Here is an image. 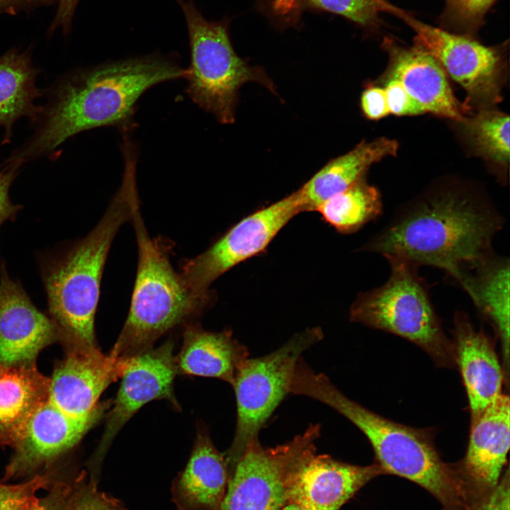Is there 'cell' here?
Segmentation results:
<instances>
[{
	"mask_svg": "<svg viewBox=\"0 0 510 510\" xmlns=\"http://www.w3.org/2000/svg\"><path fill=\"white\" fill-rule=\"evenodd\" d=\"M504 217L487 198L460 186L431 189L397 210L362 247L417 267L434 266L455 281L492 254Z\"/></svg>",
	"mask_w": 510,
	"mask_h": 510,
	"instance_id": "cell-1",
	"label": "cell"
},
{
	"mask_svg": "<svg viewBox=\"0 0 510 510\" xmlns=\"http://www.w3.org/2000/svg\"><path fill=\"white\" fill-rule=\"evenodd\" d=\"M188 72L169 57L152 54L65 75L50 90L35 120L33 134L4 164L20 167L50 154L67 139L89 129L129 130L136 103L146 91L164 81L186 79Z\"/></svg>",
	"mask_w": 510,
	"mask_h": 510,
	"instance_id": "cell-2",
	"label": "cell"
},
{
	"mask_svg": "<svg viewBox=\"0 0 510 510\" xmlns=\"http://www.w3.org/2000/svg\"><path fill=\"white\" fill-rule=\"evenodd\" d=\"M294 392L317 400L344 416L366 436L376 463L386 475L414 482L431 494L444 510H476L480 502L456 464L444 462L431 432L385 418L354 402L324 373L311 367L298 374Z\"/></svg>",
	"mask_w": 510,
	"mask_h": 510,
	"instance_id": "cell-3",
	"label": "cell"
},
{
	"mask_svg": "<svg viewBox=\"0 0 510 510\" xmlns=\"http://www.w3.org/2000/svg\"><path fill=\"white\" fill-rule=\"evenodd\" d=\"M138 195L136 177L123 174L120 188L105 214L84 238L42 265L48 310L63 346L98 347L94 319L103 271L120 227L130 220Z\"/></svg>",
	"mask_w": 510,
	"mask_h": 510,
	"instance_id": "cell-4",
	"label": "cell"
},
{
	"mask_svg": "<svg viewBox=\"0 0 510 510\" xmlns=\"http://www.w3.org/2000/svg\"><path fill=\"white\" fill-rule=\"evenodd\" d=\"M139 197L132 204L138 251L137 269L128 317L109 353L131 358L151 348L163 334L201 312L212 300L195 296L171 265L169 247L151 237L140 212Z\"/></svg>",
	"mask_w": 510,
	"mask_h": 510,
	"instance_id": "cell-5",
	"label": "cell"
},
{
	"mask_svg": "<svg viewBox=\"0 0 510 510\" xmlns=\"http://www.w3.org/2000/svg\"><path fill=\"white\" fill-rule=\"evenodd\" d=\"M390 273L378 288L358 294L350 319L400 336L426 351L441 367H456L453 341L445 334L419 267L388 259Z\"/></svg>",
	"mask_w": 510,
	"mask_h": 510,
	"instance_id": "cell-6",
	"label": "cell"
},
{
	"mask_svg": "<svg viewBox=\"0 0 510 510\" xmlns=\"http://www.w3.org/2000/svg\"><path fill=\"white\" fill-rule=\"evenodd\" d=\"M186 22L191 48L186 92L199 108L222 124L235 119L238 91L244 84L257 82L275 93L273 81L259 67L235 52L225 21H209L193 0H176Z\"/></svg>",
	"mask_w": 510,
	"mask_h": 510,
	"instance_id": "cell-7",
	"label": "cell"
},
{
	"mask_svg": "<svg viewBox=\"0 0 510 510\" xmlns=\"http://www.w3.org/2000/svg\"><path fill=\"white\" fill-rule=\"evenodd\" d=\"M319 328L296 334L283 345L265 356L243 363L232 385L236 398L237 423L230 447L224 453L234 465L247 444L259 431L285 396L296 366L305 351L321 341Z\"/></svg>",
	"mask_w": 510,
	"mask_h": 510,
	"instance_id": "cell-8",
	"label": "cell"
},
{
	"mask_svg": "<svg viewBox=\"0 0 510 510\" xmlns=\"http://www.w3.org/2000/svg\"><path fill=\"white\" fill-rule=\"evenodd\" d=\"M321 426L311 424L292 440L264 447L251 440L229 468L222 510H280L288 502L290 480L302 454L315 444Z\"/></svg>",
	"mask_w": 510,
	"mask_h": 510,
	"instance_id": "cell-9",
	"label": "cell"
},
{
	"mask_svg": "<svg viewBox=\"0 0 510 510\" xmlns=\"http://www.w3.org/2000/svg\"><path fill=\"white\" fill-rule=\"evenodd\" d=\"M297 191L239 221L200 254L183 262L179 272L196 297L212 300V283L240 263L261 254L278 233L302 212Z\"/></svg>",
	"mask_w": 510,
	"mask_h": 510,
	"instance_id": "cell-10",
	"label": "cell"
},
{
	"mask_svg": "<svg viewBox=\"0 0 510 510\" xmlns=\"http://www.w3.org/2000/svg\"><path fill=\"white\" fill-rule=\"evenodd\" d=\"M403 20L416 33L415 46L433 56L466 91L465 106L468 110L470 104L486 108L500 101L504 62L497 48L485 46L469 35L424 23L409 14Z\"/></svg>",
	"mask_w": 510,
	"mask_h": 510,
	"instance_id": "cell-11",
	"label": "cell"
},
{
	"mask_svg": "<svg viewBox=\"0 0 510 510\" xmlns=\"http://www.w3.org/2000/svg\"><path fill=\"white\" fill-rule=\"evenodd\" d=\"M173 348V342L168 340L156 348H151L130 358L91 460L93 477L97 478L104 456L115 436L141 407L160 399L167 400L176 408L179 407L173 390L177 374Z\"/></svg>",
	"mask_w": 510,
	"mask_h": 510,
	"instance_id": "cell-12",
	"label": "cell"
},
{
	"mask_svg": "<svg viewBox=\"0 0 510 510\" xmlns=\"http://www.w3.org/2000/svg\"><path fill=\"white\" fill-rule=\"evenodd\" d=\"M99 403L88 415L72 416L48 400L28 417L12 447L14 454L6 468L4 480L30 474L49 465L74 447L110 407Z\"/></svg>",
	"mask_w": 510,
	"mask_h": 510,
	"instance_id": "cell-13",
	"label": "cell"
},
{
	"mask_svg": "<svg viewBox=\"0 0 510 510\" xmlns=\"http://www.w3.org/2000/svg\"><path fill=\"white\" fill-rule=\"evenodd\" d=\"M50 379L47 400L67 414H89L103 391L121 378L130 358L103 353L98 347L64 346Z\"/></svg>",
	"mask_w": 510,
	"mask_h": 510,
	"instance_id": "cell-14",
	"label": "cell"
},
{
	"mask_svg": "<svg viewBox=\"0 0 510 510\" xmlns=\"http://www.w3.org/2000/svg\"><path fill=\"white\" fill-rule=\"evenodd\" d=\"M316 451L314 444L297 461L290 476L288 502L309 510H339L368 482L386 475L376 462L356 465Z\"/></svg>",
	"mask_w": 510,
	"mask_h": 510,
	"instance_id": "cell-15",
	"label": "cell"
},
{
	"mask_svg": "<svg viewBox=\"0 0 510 510\" xmlns=\"http://www.w3.org/2000/svg\"><path fill=\"white\" fill-rule=\"evenodd\" d=\"M0 266V366L34 363L41 350L60 341V331L11 279L4 264Z\"/></svg>",
	"mask_w": 510,
	"mask_h": 510,
	"instance_id": "cell-16",
	"label": "cell"
},
{
	"mask_svg": "<svg viewBox=\"0 0 510 510\" xmlns=\"http://www.w3.org/2000/svg\"><path fill=\"white\" fill-rule=\"evenodd\" d=\"M510 402L501 394L475 421L464 458L456 464L465 482L479 500L485 499L501 478L509 449Z\"/></svg>",
	"mask_w": 510,
	"mask_h": 510,
	"instance_id": "cell-17",
	"label": "cell"
},
{
	"mask_svg": "<svg viewBox=\"0 0 510 510\" xmlns=\"http://www.w3.org/2000/svg\"><path fill=\"white\" fill-rule=\"evenodd\" d=\"M383 45L389 54L387 79L400 81L426 113L464 122L468 108L455 97L446 73L429 53L405 47L390 39Z\"/></svg>",
	"mask_w": 510,
	"mask_h": 510,
	"instance_id": "cell-18",
	"label": "cell"
},
{
	"mask_svg": "<svg viewBox=\"0 0 510 510\" xmlns=\"http://www.w3.org/2000/svg\"><path fill=\"white\" fill-rule=\"evenodd\" d=\"M453 344L472 423L502 394L504 371L491 340L464 312L455 313Z\"/></svg>",
	"mask_w": 510,
	"mask_h": 510,
	"instance_id": "cell-19",
	"label": "cell"
},
{
	"mask_svg": "<svg viewBox=\"0 0 510 510\" xmlns=\"http://www.w3.org/2000/svg\"><path fill=\"white\" fill-rule=\"evenodd\" d=\"M229 467L209 434L199 431L189 460L171 486L177 510H222Z\"/></svg>",
	"mask_w": 510,
	"mask_h": 510,
	"instance_id": "cell-20",
	"label": "cell"
},
{
	"mask_svg": "<svg viewBox=\"0 0 510 510\" xmlns=\"http://www.w3.org/2000/svg\"><path fill=\"white\" fill-rule=\"evenodd\" d=\"M468 293L479 312L493 327L502 349L504 380L509 368V259L494 252L471 268L461 273L455 281Z\"/></svg>",
	"mask_w": 510,
	"mask_h": 510,
	"instance_id": "cell-21",
	"label": "cell"
},
{
	"mask_svg": "<svg viewBox=\"0 0 510 510\" xmlns=\"http://www.w3.org/2000/svg\"><path fill=\"white\" fill-rule=\"evenodd\" d=\"M183 344L175 356L177 373L216 378L231 385L243 363L249 357L246 346L231 331H206L186 324Z\"/></svg>",
	"mask_w": 510,
	"mask_h": 510,
	"instance_id": "cell-22",
	"label": "cell"
},
{
	"mask_svg": "<svg viewBox=\"0 0 510 510\" xmlns=\"http://www.w3.org/2000/svg\"><path fill=\"white\" fill-rule=\"evenodd\" d=\"M397 149L396 141L382 137L370 142H363L330 161L297 191L302 211H317L325 200L363 177L372 164L395 155Z\"/></svg>",
	"mask_w": 510,
	"mask_h": 510,
	"instance_id": "cell-23",
	"label": "cell"
},
{
	"mask_svg": "<svg viewBox=\"0 0 510 510\" xmlns=\"http://www.w3.org/2000/svg\"><path fill=\"white\" fill-rule=\"evenodd\" d=\"M50 382L35 363L0 366V444L12 446L30 414L47 400Z\"/></svg>",
	"mask_w": 510,
	"mask_h": 510,
	"instance_id": "cell-24",
	"label": "cell"
},
{
	"mask_svg": "<svg viewBox=\"0 0 510 510\" xmlns=\"http://www.w3.org/2000/svg\"><path fill=\"white\" fill-rule=\"evenodd\" d=\"M39 72L27 52L12 50L0 56V128L5 131L4 142L10 140L18 119L35 120L42 110L35 103L40 96L35 84Z\"/></svg>",
	"mask_w": 510,
	"mask_h": 510,
	"instance_id": "cell-25",
	"label": "cell"
},
{
	"mask_svg": "<svg viewBox=\"0 0 510 510\" xmlns=\"http://www.w3.org/2000/svg\"><path fill=\"white\" fill-rule=\"evenodd\" d=\"M317 211L339 233L351 234L377 219L382 212V203L379 191L362 177L325 200Z\"/></svg>",
	"mask_w": 510,
	"mask_h": 510,
	"instance_id": "cell-26",
	"label": "cell"
},
{
	"mask_svg": "<svg viewBox=\"0 0 510 510\" xmlns=\"http://www.w3.org/2000/svg\"><path fill=\"white\" fill-rule=\"evenodd\" d=\"M470 141L484 157L502 166L509 161V117L504 113L482 108L464 121Z\"/></svg>",
	"mask_w": 510,
	"mask_h": 510,
	"instance_id": "cell-27",
	"label": "cell"
},
{
	"mask_svg": "<svg viewBox=\"0 0 510 510\" xmlns=\"http://www.w3.org/2000/svg\"><path fill=\"white\" fill-rule=\"evenodd\" d=\"M305 5L343 16L364 27L376 25L382 13H390L402 19L407 14L387 0H298Z\"/></svg>",
	"mask_w": 510,
	"mask_h": 510,
	"instance_id": "cell-28",
	"label": "cell"
},
{
	"mask_svg": "<svg viewBox=\"0 0 510 510\" xmlns=\"http://www.w3.org/2000/svg\"><path fill=\"white\" fill-rule=\"evenodd\" d=\"M497 0H446L443 25L463 35L475 33Z\"/></svg>",
	"mask_w": 510,
	"mask_h": 510,
	"instance_id": "cell-29",
	"label": "cell"
},
{
	"mask_svg": "<svg viewBox=\"0 0 510 510\" xmlns=\"http://www.w3.org/2000/svg\"><path fill=\"white\" fill-rule=\"evenodd\" d=\"M62 510H128L121 502L97 488V480L81 475L69 485Z\"/></svg>",
	"mask_w": 510,
	"mask_h": 510,
	"instance_id": "cell-30",
	"label": "cell"
},
{
	"mask_svg": "<svg viewBox=\"0 0 510 510\" xmlns=\"http://www.w3.org/2000/svg\"><path fill=\"white\" fill-rule=\"evenodd\" d=\"M50 483L47 475H36L18 484L0 483V510H32L40 504L37 492Z\"/></svg>",
	"mask_w": 510,
	"mask_h": 510,
	"instance_id": "cell-31",
	"label": "cell"
},
{
	"mask_svg": "<svg viewBox=\"0 0 510 510\" xmlns=\"http://www.w3.org/2000/svg\"><path fill=\"white\" fill-rule=\"evenodd\" d=\"M387 79L384 89L390 113L396 115H416L426 113L400 81L395 79Z\"/></svg>",
	"mask_w": 510,
	"mask_h": 510,
	"instance_id": "cell-32",
	"label": "cell"
},
{
	"mask_svg": "<svg viewBox=\"0 0 510 510\" xmlns=\"http://www.w3.org/2000/svg\"><path fill=\"white\" fill-rule=\"evenodd\" d=\"M361 107L365 116L370 120H378L390 114L385 89L368 86L362 93Z\"/></svg>",
	"mask_w": 510,
	"mask_h": 510,
	"instance_id": "cell-33",
	"label": "cell"
},
{
	"mask_svg": "<svg viewBox=\"0 0 510 510\" xmlns=\"http://www.w3.org/2000/svg\"><path fill=\"white\" fill-rule=\"evenodd\" d=\"M18 170L19 167L12 166H4L0 170V227L6 221L14 219L21 208V206L14 205L8 196L10 187Z\"/></svg>",
	"mask_w": 510,
	"mask_h": 510,
	"instance_id": "cell-34",
	"label": "cell"
},
{
	"mask_svg": "<svg viewBox=\"0 0 510 510\" xmlns=\"http://www.w3.org/2000/svg\"><path fill=\"white\" fill-rule=\"evenodd\" d=\"M477 510H509V471L507 468L492 493Z\"/></svg>",
	"mask_w": 510,
	"mask_h": 510,
	"instance_id": "cell-35",
	"label": "cell"
},
{
	"mask_svg": "<svg viewBox=\"0 0 510 510\" xmlns=\"http://www.w3.org/2000/svg\"><path fill=\"white\" fill-rule=\"evenodd\" d=\"M57 8L50 30L62 28L67 33L72 24V18L79 0H57Z\"/></svg>",
	"mask_w": 510,
	"mask_h": 510,
	"instance_id": "cell-36",
	"label": "cell"
},
{
	"mask_svg": "<svg viewBox=\"0 0 510 510\" xmlns=\"http://www.w3.org/2000/svg\"><path fill=\"white\" fill-rule=\"evenodd\" d=\"M54 487L52 493L45 499H40L39 505L32 510H62L69 484H59Z\"/></svg>",
	"mask_w": 510,
	"mask_h": 510,
	"instance_id": "cell-37",
	"label": "cell"
},
{
	"mask_svg": "<svg viewBox=\"0 0 510 510\" xmlns=\"http://www.w3.org/2000/svg\"><path fill=\"white\" fill-rule=\"evenodd\" d=\"M54 0H0V11L13 13L19 9L49 4Z\"/></svg>",
	"mask_w": 510,
	"mask_h": 510,
	"instance_id": "cell-38",
	"label": "cell"
},
{
	"mask_svg": "<svg viewBox=\"0 0 510 510\" xmlns=\"http://www.w3.org/2000/svg\"><path fill=\"white\" fill-rule=\"evenodd\" d=\"M274 11L281 15L296 12L300 8L298 0H271Z\"/></svg>",
	"mask_w": 510,
	"mask_h": 510,
	"instance_id": "cell-39",
	"label": "cell"
},
{
	"mask_svg": "<svg viewBox=\"0 0 510 510\" xmlns=\"http://www.w3.org/2000/svg\"><path fill=\"white\" fill-rule=\"evenodd\" d=\"M280 510H309L294 502H287Z\"/></svg>",
	"mask_w": 510,
	"mask_h": 510,
	"instance_id": "cell-40",
	"label": "cell"
}]
</instances>
